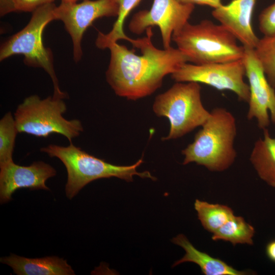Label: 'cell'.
Segmentation results:
<instances>
[{"label": "cell", "mask_w": 275, "mask_h": 275, "mask_svg": "<svg viewBox=\"0 0 275 275\" xmlns=\"http://www.w3.org/2000/svg\"><path fill=\"white\" fill-rule=\"evenodd\" d=\"M146 31L147 35L142 38L139 47L141 55L117 42L107 47L111 58L105 73L106 81L116 95L130 100L151 95L162 86L166 75L189 62L177 48L156 47L151 41L152 27Z\"/></svg>", "instance_id": "obj_1"}, {"label": "cell", "mask_w": 275, "mask_h": 275, "mask_svg": "<svg viewBox=\"0 0 275 275\" xmlns=\"http://www.w3.org/2000/svg\"><path fill=\"white\" fill-rule=\"evenodd\" d=\"M237 126L233 115L224 108L212 109L195 136L194 141L182 150V164L195 162L211 172H223L234 163Z\"/></svg>", "instance_id": "obj_2"}, {"label": "cell", "mask_w": 275, "mask_h": 275, "mask_svg": "<svg viewBox=\"0 0 275 275\" xmlns=\"http://www.w3.org/2000/svg\"><path fill=\"white\" fill-rule=\"evenodd\" d=\"M172 40L189 62L197 65L239 60L244 53L229 31L208 19L195 24L188 22L173 34Z\"/></svg>", "instance_id": "obj_3"}, {"label": "cell", "mask_w": 275, "mask_h": 275, "mask_svg": "<svg viewBox=\"0 0 275 275\" xmlns=\"http://www.w3.org/2000/svg\"><path fill=\"white\" fill-rule=\"evenodd\" d=\"M51 157L59 158L65 166L67 181L65 186L67 197L71 199L90 182L101 178L112 177L133 181V176L156 180L149 171L138 172L137 168L143 162V157L130 166H117L90 155L72 143L68 146L50 144L40 149Z\"/></svg>", "instance_id": "obj_4"}, {"label": "cell", "mask_w": 275, "mask_h": 275, "mask_svg": "<svg viewBox=\"0 0 275 275\" xmlns=\"http://www.w3.org/2000/svg\"><path fill=\"white\" fill-rule=\"evenodd\" d=\"M56 6L51 3L35 10L27 25L1 45L0 60L3 61L13 55H23L26 65L41 68L50 76L54 88L53 96L64 99L67 94L60 88L51 51L44 46L42 39L46 26L55 20L53 11Z\"/></svg>", "instance_id": "obj_5"}, {"label": "cell", "mask_w": 275, "mask_h": 275, "mask_svg": "<svg viewBox=\"0 0 275 275\" xmlns=\"http://www.w3.org/2000/svg\"><path fill=\"white\" fill-rule=\"evenodd\" d=\"M63 99L53 96L41 99L36 95L25 98L14 115L18 132L43 138L57 133L72 143L84 128L79 120H68L63 116L67 111Z\"/></svg>", "instance_id": "obj_6"}, {"label": "cell", "mask_w": 275, "mask_h": 275, "mask_svg": "<svg viewBox=\"0 0 275 275\" xmlns=\"http://www.w3.org/2000/svg\"><path fill=\"white\" fill-rule=\"evenodd\" d=\"M201 87L196 82H177L157 95L153 111L158 117L167 118L170 131L164 140L180 138L201 126L210 116L201 100Z\"/></svg>", "instance_id": "obj_7"}, {"label": "cell", "mask_w": 275, "mask_h": 275, "mask_svg": "<svg viewBox=\"0 0 275 275\" xmlns=\"http://www.w3.org/2000/svg\"><path fill=\"white\" fill-rule=\"evenodd\" d=\"M171 75L176 82H196L219 91L229 90L237 95L239 101L249 102L250 89L244 81L245 70L242 59L203 65L186 62Z\"/></svg>", "instance_id": "obj_8"}, {"label": "cell", "mask_w": 275, "mask_h": 275, "mask_svg": "<svg viewBox=\"0 0 275 275\" xmlns=\"http://www.w3.org/2000/svg\"><path fill=\"white\" fill-rule=\"evenodd\" d=\"M117 0H84L77 2L61 1L56 6L55 20L62 21L73 43V59L79 61L82 56L81 40L90 26L103 17H116L119 13Z\"/></svg>", "instance_id": "obj_9"}, {"label": "cell", "mask_w": 275, "mask_h": 275, "mask_svg": "<svg viewBox=\"0 0 275 275\" xmlns=\"http://www.w3.org/2000/svg\"><path fill=\"white\" fill-rule=\"evenodd\" d=\"M195 5L176 0H153L150 10L136 13L128 25L130 31L141 34L150 27L159 28L163 48L170 47L173 34L182 28L192 14Z\"/></svg>", "instance_id": "obj_10"}, {"label": "cell", "mask_w": 275, "mask_h": 275, "mask_svg": "<svg viewBox=\"0 0 275 275\" xmlns=\"http://www.w3.org/2000/svg\"><path fill=\"white\" fill-rule=\"evenodd\" d=\"M242 60L250 89L247 118L256 119L263 130L270 125L268 111L275 124V89L269 84L254 49L244 47Z\"/></svg>", "instance_id": "obj_11"}, {"label": "cell", "mask_w": 275, "mask_h": 275, "mask_svg": "<svg viewBox=\"0 0 275 275\" xmlns=\"http://www.w3.org/2000/svg\"><path fill=\"white\" fill-rule=\"evenodd\" d=\"M0 169L1 204L11 200L12 195L18 189L49 190L45 182L57 173L52 166L42 161L22 166L16 164L13 160L0 165Z\"/></svg>", "instance_id": "obj_12"}, {"label": "cell", "mask_w": 275, "mask_h": 275, "mask_svg": "<svg viewBox=\"0 0 275 275\" xmlns=\"http://www.w3.org/2000/svg\"><path fill=\"white\" fill-rule=\"evenodd\" d=\"M257 0H232L213 9L212 16L229 31L244 47L255 48L259 38L252 24Z\"/></svg>", "instance_id": "obj_13"}, {"label": "cell", "mask_w": 275, "mask_h": 275, "mask_svg": "<svg viewBox=\"0 0 275 275\" xmlns=\"http://www.w3.org/2000/svg\"><path fill=\"white\" fill-rule=\"evenodd\" d=\"M0 261L10 266L18 275H74L66 260L57 256L28 258L11 254Z\"/></svg>", "instance_id": "obj_14"}, {"label": "cell", "mask_w": 275, "mask_h": 275, "mask_svg": "<svg viewBox=\"0 0 275 275\" xmlns=\"http://www.w3.org/2000/svg\"><path fill=\"white\" fill-rule=\"evenodd\" d=\"M172 241L185 251L184 256L176 261L173 267L185 262H190L199 265L205 275H245L252 273L248 270H237L224 261L199 251L182 234L174 237Z\"/></svg>", "instance_id": "obj_15"}, {"label": "cell", "mask_w": 275, "mask_h": 275, "mask_svg": "<svg viewBox=\"0 0 275 275\" xmlns=\"http://www.w3.org/2000/svg\"><path fill=\"white\" fill-rule=\"evenodd\" d=\"M263 131V137L255 143L250 160L259 177L275 187V136H271L267 128Z\"/></svg>", "instance_id": "obj_16"}, {"label": "cell", "mask_w": 275, "mask_h": 275, "mask_svg": "<svg viewBox=\"0 0 275 275\" xmlns=\"http://www.w3.org/2000/svg\"><path fill=\"white\" fill-rule=\"evenodd\" d=\"M255 233L253 226L240 216H232L224 225L213 233L214 241H229L233 245L253 244V238Z\"/></svg>", "instance_id": "obj_17"}, {"label": "cell", "mask_w": 275, "mask_h": 275, "mask_svg": "<svg viewBox=\"0 0 275 275\" xmlns=\"http://www.w3.org/2000/svg\"><path fill=\"white\" fill-rule=\"evenodd\" d=\"M142 0H117L119 4V13L117 19L113 28L107 34L99 32L96 39L95 44L100 49L107 48L108 46L119 40H125L131 43L134 46L138 42L137 39H131L127 36L124 32L123 24L130 13Z\"/></svg>", "instance_id": "obj_18"}, {"label": "cell", "mask_w": 275, "mask_h": 275, "mask_svg": "<svg viewBox=\"0 0 275 275\" xmlns=\"http://www.w3.org/2000/svg\"><path fill=\"white\" fill-rule=\"evenodd\" d=\"M194 207L203 228L212 234L234 215L232 209L227 205L198 199L196 200Z\"/></svg>", "instance_id": "obj_19"}, {"label": "cell", "mask_w": 275, "mask_h": 275, "mask_svg": "<svg viewBox=\"0 0 275 275\" xmlns=\"http://www.w3.org/2000/svg\"><path fill=\"white\" fill-rule=\"evenodd\" d=\"M254 49L269 84L275 89V36H263Z\"/></svg>", "instance_id": "obj_20"}, {"label": "cell", "mask_w": 275, "mask_h": 275, "mask_svg": "<svg viewBox=\"0 0 275 275\" xmlns=\"http://www.w3.org/2000/svg\"><path fill=\"white\" fill-rule=\"evenodd\" d=\"M18 133L14 117L11 112H8L0 120V165L13 161Z\"/></svg>", "instance_id": "obj_21"}, {"label": "cell", "mask_w": 275, "mask_h": 275, "mask_svg": "<svg viewBox=\"0 0 275 275\" xmlns=\"http://www.w3.org/2000/svg\"><path fill=\"white\" fill-rule=\"evenodd\" d=\"M258 20L259 30L264 36H275V2L261 12Z\"/></svg>", "instance_id": "obj_22"}, {"label": "cell", "mask_w": 275, "mask_h": 275, "mask_svg": "<svg viewBox=\"0 0 275 275\" xmlns=\"http://www.w3.org/2000/svg\"><path fill=\"white\" fill-rule=\"evenodd\" d=\"M54 0H14L16 11L33 12L44 5L53 3Z\"/></svg>", "instance_id": "obj_23"}, {"label": "cell", "mask_w": 275, "mask_h": 275, "mask_svg": "<svg viewBox=\"0 0 275 275\" xmlns=\"http://www.w3.org/2000/svg\"><path fill=\"white\" fill-rule=\"evenodd\" d=\"M180 3L183 4L199 5L206 6L213 9L221 6L223 4L222 0H176Z\"/></svg>", "instance_id": "obj_24"}, {"label": "cell", "mask_w": 275, "mask_h": 275, "mask_svg": "<svg viewBox=\"0 0 275 275\" xmlns=\"http://www.w3.org/2000/svg\"><path fill=\"white\" fill-rule=\"evenodd\" d=\"M16 11L14 0H0L1 16H4Z\"/></svg>", "instance_id": "obj_25"}, {"label": "cell", "mask_w": 275, "mask_h": 275, "mask_svg": "<svg viewBox=\"0 0 275 275\" xmlns=\"http://www.w3.org/2000/svg\"><path fill=\"white\" fill-rule=\"evenodd\" d=\"M265 253L267 258L275 263V239L269 241L265 246Z\"/></svg>", "instance_id": "obj_26"}, {"label": "cell", "mask_w": 275, "mask_h": 275, "mask_svg": "<svg viewBox=\"0 0 275 275\" xmlns=\"http://www.w3.org/2000/svg\"><path fill=\"white\" fill-rule=\"evenodd\" d=\"M80 0H61V1L68 2H77ZM84 1V0H81Z\"/></svg>", "instance_id": "obj_27"}]
</instances>
